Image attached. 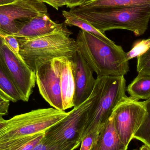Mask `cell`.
I'll list each match as a JSON object with an SVG mask.
<instances>
[{
    "label": "cell",
    "instance_id": "6da1fadb",
    "mask_svg": "<svg viewBox=\"0 0 150 150\" xmlns=\"http://www.w3.org/2000/svg\"><path fill=\"white\" fill-rule=\"evenodd\" d=\"M69 11L104 33L106 31L122 29L140 36L147 30L150 19V5L98 8L78 7L71 9Z\"/></svg>",
    "mask_w": 150,
    "mask_h": 150
},
{
    "label": "cell",
    "instance_id": "4dcf8cb0",
    "mask_svg": "<svg viewBox=\"0 0 150 150\" xmlns=\"http://www.w3.org/2000/svg\"><path fill=\"white\" fill-rule=\"evenodd\" d=\"M139 150H150V148L147 145L144 144L140 148Z\"/></svg>",
    "mask_w": 150,
    "mask_h": 150
},
{
    "label": "cell",
    "instance_id": "603a6c76",
    "mask_svg": "<svg viewBox=\"0 0 150 150\" xmlns=\"http://www.w3.org/2000/svg\"><path fill=\"white\" fill-rule=\"evenodd\" d=\"M1 37L5 45L13 53L18 57H21L19 54V43L15 36L10 34H4Z\"/></svg>",
    "mask_w": 150,
    "mask_h": 150
},
{
    "label": "cell",
    "instance_id": "9c48e42d",
    "mask_svg": "<svg viewBox=\"0 0 150 150\" xmlns=\"http://www.w3.org/2000/svg\"><path fill=\"white\" fill-rule=\"evenodd\" d=\"M33 71L40 93L53 108L63 109L60 86V74L56 59L38 60L34 63Z\"/></svg>",
    "mask_w": 150,
    "mask_h": 150
},
{
    "label": "cell",
    "instance_id": "7a4b0ae2",
    "mask_svg": "<svg viewBox=\"0 0 150 150\" xmlns=\"http://www.w3.org/2000/svg\"><path fill=\"white\" fill-rule=\"evenodd\" d=\"M76 40L79 50L97 77L121 76L129 71L126 53L115 42L107 43L82 30Z\"/></svg>",
    "mask_w": 150,
    "mask_h": 150
},
{
    "label": "cell",
    "instance_id": "cb8c5ba5",
    "mask_svg": "<svg viewBox=\"0 0 150 150\" xmlns=\"http://www.w3.org/2000/svg\"><path fill=\"white\" fill-rule=\"evenodd\" d=\"M99 132H92L86 135L82 139L79 150H90L93 144L98 135Z\"/></svg>",
    "mask_w": 150,
    "mask_h": 150
},
{
    "label": "cell",
    "instance_id": "7c38bea8",
    "mask_svg": "<svg viewBox=\"0 0 150 150\" xmlns=\"http://www.w3.org/2000/svg\"><path fill=\"white\" fill-rule=\"evenodd\" d=\"M65 23H57L52 20L48 14L37 16L27 22L16 34V38L26 39L39 38L54 32L67 31Z\"/></svg>",
    "mask_w": 150,
    "mask_h": 150
},
{
    "label": "cell",
    "instance_id": "484cf974",
    "mask_svg": "<svg viewBox=\"0 0 150 150\" xmlns=\"http://www.w3.org/2000/svg\"><path fill=\"white\" fill-rule=\"evenodd\" d=\"M10 101L0 92V116H5L8 114Z\"/></svg>",
    "mask_w": 150,
    "mask_h": 150
},
{
    "label": "cell",
    "instance_id": "7402d4cb",
    "mask_svg": "<svg viewBox=\"0 0 150 150\" xmlns=\"http://www.w3.org/2000/svg\"><path fill=\"white\" fill-rule=\"evenodd\" d=\"M137 58L138 74L150 75V47L146 52Z\"/></svg>",
    "mask_w": 150,
    "mask_h": 150
},
{
    "label": "cell",
    "instance_id": "9a60e30c",
    "mask_svg": "<svg viewBox=\"0 0 150 150\" xmlns=\"http://www.w3.org/2000/svg\"><path fill=\"white\" fill-rule=\"evenodd\" d=\"M127 91L130 97L136 100L150 98V75L138 74L129 85Z\"/></svg>",
    "mask_w": 150,
    "mask_h": 150
},
{
    "label": "cell",
    "instance_id": "3957f363",
    "mask_svg": "<svg viewBox=\"0 0 150 150\" xmlns=\"http://www.w3.org/2000/svg\"><path fill=\"white\" fill-rule=\"evenodd\" d=\"M70 30L59 31L47 35L26 39L16 38L19 45V54L33 71L34 64L38 60L57 58L71 59L78 49L76 40L70 38Z\"/></svg>",
    "mask_w": 150,
    "mask_h": 150
},
{
    "label": "cell",
    "instance_id": "83f0119b",
    "mask_svg": "<svg viewBox=\"0 0 150 150\" xmlns=\"http://www.w3.org/2000/svg\"><path fill=\"white\" fill-rule=\"evenodd\" d=\"M66 6L68 8H74L76 7H79L84 3L87 0H64Z\"/></svg>",
    "mask_w": 150,
    "mask_h": 150
},
{
    "label": "cell",
    "instance_id": "8fae6325",
    "mask_svg": "<svg viewBox=\"0 0 150 150\" xmlns=\"http://www.w3.org/2000/svg\"><path fill=\"white\" fill-rule=\"evenodd\" d=\"M75 82L74 107L79 105L90 97L93 91L96 79L93 71L78 49L71 59Z\"/></svg>",
    "mask_w": 150,
    "mask_h": 150
},
{
    "label": "cell",
    "instance_id": "ffe728a7",
    "mask_svg": "<svg viewBox=\"0 0 150 150\" xmlns=\"http://www.w3.org/2000/svg\"><path fill=\"white\" fill-rule=\"evenodd\" d=\"M79 145H62L53 142L44 136L33 150H74Z\"/></svg>",
    "mask_w": 150,
    "mask_h": 150
},
{
    "label": "cell",
    "instance_id": "30bf717a",
    "mask_svg": "<svg viewBox=\"0 0 150 150\" xmlns=\"http://www.w3.org/2000/svg\"><path fill=\"white\" fill-rule=\"evenodd\" d=\"M0 58L10 78L21 95L22 101L28 102L36 83L35 72L22 57L13 53L4 42L0 47Z\"/></svg>",
    "mask_w": 150,
    "mask_h": 150
},
{
    "label": "cell",
    "instance_id": "44dd1931",
    "mask_svg": "<svg viewBox=\"0 0 150 150\" xmlns=\"http://www.w3.org/2000/svg\"><path fill=\"white\" fill-rule=\"evenodd\" d=\"M150 47V38L136 41L133 48L128 52L126 53V57L128 61L146 52Z\"/></svg>",
    "mask_w": 150,
    "mask_h": 150
},
{
    "label": "cell",
    "instance_id": "1f68e13d",
    "mask_svg": "<svg viewBox=\"0 0 150 150\" xmlns=\"http://www.w3.org/2000/svg\"><path fill=\"white\" fill-rule=\"evenodd\" d=\"M4 40H3L0 37V47L2 45L3 43Z\"/></svg>",
    "mask_w": 150,
    "mask_h": 150
},
{
    "label": "cell",
    "instance_id": "5b68a950",
    "mask_svg": "<svg viewBox=\"0 0 150 150\" xmlns=\"http://www.w3.org/2000/svg\"><path fill=\"white\" fill-rule=\"evenodd\" d=\"M69 113L49 108L15 115L7 120L6 125L0 129V143L45 132Z\"/></svg>",
    "mask_w": 150,
    "mask_h": 150
},
{
    "label": "cell",
    "instance_id": "5bb4252c",
    "mask_svg": "<svg viewBox=\"0 0 150 150\" xmlns=\"http://www.w3.org/2000/svg\"><path fill=\"white\" fill-rule=\"evenodd\" d=\"M127 148L119 138L112 115L100 129L90 150H127Z\"/></svg>",
    "mask_w": 150,
    "mask_h": 150
},
{
    "label": "cell",
    "instance_id": "f546056e",
    "mask_svg": "<svg viewBox=\"0 0 150 150\" xmlns=\"http://www.w3.org/2000/svg\"><path fill=\"white\" fill-rule=\"evenodd\" d=\"M16 0H0V5L7 4L15 1Z\"/></svg>",
    "mask_w": 150,
    "mask_h": 150
},
{
    "label": "cell",
    "instance_id": "4316f807",
    "mask_svg": "<svg viewBox=\"0 0 150 150\" xmlns=\"http://www.w3.org/2000/svg\"><path fill=\"white\" fill-rule=\"evenodd\" d=\"M42 2L47 3L58 10L59 8L66 5L64 0H41Z\"/></svg>",
    "mask_w": 150,
    "mask_h": 150
},
{
    "label": "cell",
    "instance_id": "52a82bcc",
    "mask_svg": "<svg viewBox=\"0 0 150 150\" xmlns=\"http://www.w3.org/2000/svg\"><path fill=\"white\" fill-rule=\"evenodd\" d=\"M47 11L41 0H16L0 5V35H15L29 20Z\"/></svg>",
    "mask_w": 150,
    "mask_h": 150
},
{
    "label": "cell",
    "instance_id": "d6a6232c",
    "mask_svg": "<svg viewBox=\"0 0 150 150\" xmlns=\"http://www.w3.org/2000/svg\"></svg>",
    "mask_w": 150,
    "mask_h": 150
},
{
    "label": "cell",
    "instance_id": "ac0fdd59",
    "mask_svg": "<svg viewBox=\"0 0 150 150\" xmlns=\"http://www.w3.org/2000/svg\"><path fill=\"white\" fill-rule=\"evenodd\" d=\"M0 92L10 101L16 103L22 100V97L10 78L0 58Z\"/></svg>",
    "mask_w": 150,
    "mask_h": 150
},
{
    "label": "cell",
    "instance_id": "f1b7e54d",
    "mask_svg": "<svg viewBox=\"0 0 150 150\" xmlns=\"http://www.w3.org/2000/svg\"><path fill=\"white\" fill-rule=\"evenodd\" d=\"M7 120H4L2 116H0V129L6 125Z\"/></svg>",
    "mask_w": 150,
    "mask_h": 150
},
{
    "label": "cell",
    "instance_id": "277c9868",
    "mask_svg": "<svg viewBox=\"0 0 150 150\" xmlns=\"http://www.w3.org/2000/svg\"><path fill=\"white\" fill-rule=\"evenodd\" d=\"M97 79L98 92L89 111L82 139L92 132H100L116 106L127 97L124 76L97 77Z\"/></svg>",
    "mask_w": 150,
    "mask_h": 150
},
{
    "label": "cell",
    "instance_id": "d6986e66",
    "mask_svg": "<svg viewBox=\"0 0 150 150\" xmlns=\"http://www.w3.org/2000/svg\"><path fill=\"white\" fill-rule=\"evenodd\" d=\"M143 103L146 111V115L134 138L141 141L150 148V98L144 101Z\"/></svg>",
    "mask_w": 150,
    "mask_h": 150
},
{
    "label": "cell",
    "instance_id": "2e32d148",
    "mask_svg": "<svg viewBox=\"0 0 150 150\" xmlns=\"http://www.w3.org/2000/svg\"><path fill=\"white\" fill-rule=\"evenodd\" d=\"M62 13L65 18L64 23L67 25L77 26L83 30L93 34L105 42L108 43H114L113 41L108 38L105 33H102L97 30L91 24L86 20L77 16L69 11H63Z\"/></svg>",
    "mask_w": 150,
    "mask_h": 150
},
{
    "label": "cell",
    "instance_id": "e0dca14e",
    "mask_svg": "<svg viewBox=\"0 0 150 150\" xmlns=\"http://www.w3.org/2000/svg\"><path fill=\"white\" fill-rule=\"evenodd\" d=\"M150 5V0H87L82 5L83 8L103 7H129Z\"/></svg>",
    "mask_w": 150,
    "mask_h": 150
},
{
    "label": "cell",
    "instance_id": "4fadbf2b",
    "mask_svg": "<svg viewBox=\"0 0 150 150\" xmlns=\"http://www.w3.org/2000/svg\"><path fill=\"white\" fill-rule=\"evenodd\" d=\"M60 74L62 105L64 111L74 107L75 82L71 59L57 58Z\"/></svg>",
    "mask_w": 150,
    "mask_h": 150
},
{
    "label": "cell",
    "instance_id": "8992f818",
    "mask_svg": "<svg viewBox=\"0 0 150 150\" xmlns=\"http://www.w3.org/2000/svg\"><path fill=\"white\" fill-rule=\"evenodd\" d=\"M98 89V81L96 79L95 86L89 98L79 105L74 107L67 117L47 130L45 137L60 145H80L88 114Z\"/></svg>",
    "mask_w": 150,
    "mask_h": 150
},
{
    "label": "cell",
    "instance_id": "ba28073f",
    "mask_svg": "<svg viewBox=\"0 0 150 150\" xmlns=\"http://www.w3.org/2000/svg\"><path fill=\"white\" fill-rule=\"evenodd\" d=\"M146 114L143 102L127 96L114 110L112 115L115 129L120 140L127 147L142 124Z\"/></svg>",
    "mask_w": 150,
    "mask_h": 150
},
{
    "label": "cell",
    "instance_id": "d4e9b609",
    "mask_svg": "<svg viewBox=\"0 0 150 150\" xmlns=\"http://www.w3.org/2000/svg\"><path fill=\"white\" fill-rule=\"evenodd\" d=\"M45 132L34 135L18 150H33L44 137Z\"/></svg>",
    "mask_w": 150,
    "mask_h": 150
}]
</instances>
